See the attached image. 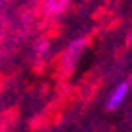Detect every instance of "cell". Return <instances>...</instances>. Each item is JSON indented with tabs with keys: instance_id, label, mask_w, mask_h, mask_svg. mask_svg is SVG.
Listing matches in <instances>:
<instances>
[{
	"instance_id": "cell-1",
	"label": "cell",
	"mask_w": 132,
	"mask_h": 132,
	"mask_svg": "<svg viewBox=\"0 0 132 132\" xmlns=\"http://www.w3.org/2000/svg\"><path fill=\"white\" fill-rule=\"evenodd\" d=\"M128 89H130V85H128V81H122L118 87L112 91V95L109 97V101H106V109L109 110H114L118 109V106L124 103V99H126V95H128Z\"/></svg>"
},
{
	"instance_id": "cell-2",
	"label": "cell",
	"mask_w": 132,
	"mask_h": 132,
	"mask_svg": "<svg viewBox=\"0 0 132 132\" xmlns=\"http://www.w3.org/2000/svg\"><path fill=\"white\" fill-rule=\"evenodd\" d=\"M69 0H45V6H47V12L50 14H57L67 6Z\"/></svg>"
}]
</instances>
